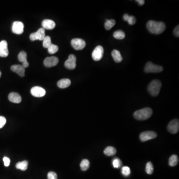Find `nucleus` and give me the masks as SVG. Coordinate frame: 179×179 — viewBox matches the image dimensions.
<instances>
[{
  "label": "nucleus",
  "instance_id": "obj_15",
  "mask_svg": "<svg viewBox=\"0 0 179 179\" xmlns=\"http://www.w3.org/2000/svg\"><path fill=\"white\" fill-rule=\"evenodd\" d=\"M18 59L22 63V66L26 68L29 66V63L27 60V54L25 51H22L20 52L18 55Z\"/></svg>",
  "mask_w": 179,
  "mask_h": 179
},
{
  "label": "nucleus",
  "instance_id": "obj_38",
  "mask_svg": "<svg viewBox=\"0 0 179 179\" xmlns=\"http://www.w3.org/2000/svg\"><path fill=\"white\" fill-rule=\"evenodd\" d=\"M2 76V73L1 72V71H0V78H1V77Z\"/></svg>",
  "mask_w": 179,
  "mask_h": 179
},
{
  "label": "nucleus",
  "instance_id": "obj_36",
  "mask_svg": "<svg viewBox=\"0 0 179 179\" xmlns=\"http://www.w3.org/2000/svg\"><path fill=\"white\" fill-rule=\"evenodd\" d=\"M174 34L175 36L179 38V25L177 26L174 29Z\"/></svg>",
  "mask_w": 179,
  "mask_h": 179
},
{
  "label": "nucleus",
  "instance_id": "obj_18",
  "mask_svg": "<svg viewBox=\"0 0 179 179\" xmlns=\"http://www.w3.org/2000/svg\"><path fill=\"white\" fill-rule=\"evenodd\" d=\"M8 99L9 101L16 104H19L21 102V97L17 93H11L9 95Z\"/></svg>",
  "mask_w": 179,
  "mask_h": 179
},
{
  "label": "nucleus",
  "instance_id": "obj_29",
  "mask_svg": "<svg viewBox=\"0 0 179 179\" xmlns=\"http://www.w3.org/2000/svg\"><path fill=\"white\" fill-rule=\"evenodd\" d=\"M51 38L49 36H46L44 39L43 40V46L44 48H48L51 44Z\"/></svg>",
  "mask_w": 179,
  "mask_h": 179
},
{
  "label": "nucleus",
  "instance_id": "obj_34",
  "mask_svg": "<svg viewBox=\"0 0 179 179\" xmlns=\"http://www.w3.org/2000/svg\"><path fill=\"white\" fill-rule=\"evenodd\" d=\"M6 119L5 117L2 116H0V128L4 127V126L6 123Z\"/></svg>",
  "mask_w": 179,
  "mask_h": 179
},
{
  "label": "nucleus",
  "instance_id": "obj_30",
  "mask_svg": "<svg viewBox=\"0 0 179 179\" xmlns=\"http://www.w3.org/2000/svg\"><path fill=\"white\" fill-rule=\"evenodd\" d=\"M59 48L55 44H51L48 48V51L50 54H54L58 51Z\"/></svg>",
  "mask_w": 179,
  "mask_h": 179
},
{
  "label": "nucleus",
  "instance_id": "obj_26",
  "mask_svg": "<svg viewBox=\"0 0 179 179\" xmlns=\"http://www.w3.org/2000/svg\"><path fill=\"white\" fill-rule=\"evenodd\" d=\"M113 36L115 39L121 40V39H123L125 38L126 34L122 30H118V31H115V32H114V34H113Z\"/></svg>",
  "mask_w": 179,
  "mask_h": 179
},
{
  "label": "nucleus",
  "instance_id": "obj_31",
  "mask_svg": "<svg viewBox=\"0 0 179 179\" xmlns=\"http://www.w3.org/2000/svg\"><path fill=\"white\" fill-rule=\"evenodd\" d=\"M112 165L115 168H119L122 165V162L119 158H114L112 160Z\"/></svg>",
  "mask_w": 179,
  "mask_h": 179
},
{
  "label": "nucleus",
  "instance_id": "obj_28",
  "mask_svg": "<svg viewBox=\"0 0 179 179\" xmlns=\"http://www.w3.org/2000/svg\"><path fill=\"white\" fill-rule=\"evenodd\" d=\"M146 172L147 174L151 175L153 173L154 167L152 163L151 162H148L146 165Z\"/></svg>",
  "mask_w": 179,
  "mask_h": 179
},
{
  "label": "nucleus",
  "instance_id": "obj_13",
  "mask_svg": "<svg viewBox=\"0 0 179 179\" xmlns=\"http://www.w3.org/2000/svg\"><path fill=\"white\" fill-rule=\"evenodd\" d=\"M59 59L55 56H51L46 58L44 60V65L46 67L55 66L58 63Z\"/></svg>",
  "mask_w": 179,
  "mask_h": 179
},
{
  "label": "nucleus",
  "instance_id": "obj_32",
  "mask_svg": "<svg viewBox=\"0 0 179 179\" xmlns=\"http://www.w3.org/2000/svg\"><path fill=\"white\" fill-rule=\"evenodd\" d=\"M122 172L125 176H128L130 174V169L127 166H124L122 168Z\"/></svg>",
  "mask_w": 179,
  "mask_h": 179
},
{
  "label": "nucleus",
  "instance_id": "obj_1",
  "mask_svg": "<svg viewBox=\"0 0 179 179\" xmlns=\"http://www.w3.org/2000/svg\"><path fill=\"white\" fill-rule=\"evenodd\" d=\"M147 29L153 34L159 35L166 30V24L162 21L149 20L146 24Z\"/></svg>",
  "mask_w": 179,
  "mask_h": 179
},
{
  "label": "nucleus",
  "instance_id": "obj_20",
  "mask_svg": "<svg viewBox=\"0 0 179 179\" xmlns=\"http://www.w3.org/2000/svg\"><path fill=\"white\" fill-rule=\"evenodd\" d=\"M111 55L114 61L116 63H119L122 61V57L121 54L118 50H114L111 52Z\"/></svg>",
  "mask_w": 179,
  "mask_h": 179
},
{
  "label": "nucleus",
  "instance_id": "obj_17",
  "mask_svg": "<svg viewBox=\"0 0 179 179\" xmlns=\"http://www.w3.org/2000/svg\"><path fill=\"white\" fill-rule=\"evenodd\" d=\"M56 26L55 22L51 20H44L42 22V28L44 30H53Z\"/></svg>",
  "mask_w": 179,
  "mask_h": 179
},
{
  "label": "nucleus",
  "instance_id": "obj_2",
  "mask_svg": "<svg viewBox=\"0 0 179 179\" xmlns=\"http://www.w3.org/2000/svg\"><path fill=\"white\" fill-rule=\"evenodd\" d=\"M153 111L150 108H145L135 111L133 116L135 119L139 120H144L148 119L152 115Z\"/></svg>",
  "mask_w": 179,
  "mask_h": 179
},
{
  "label": "nucleus",
  "instance_id": "obj_37",
  "mask_svg": "<svg viewBox=\"0 0 179 179\" xmlns=\"http://www.w3.org/2000/svg\"><path fill=\"white\" fill-rule=\"evenodd\" d=\"M136 2H137L138 3V4L141 5V6L143 5L145 3V1H144V0H137Z\"/></svg>",
  "mask_w": 179,
  "mask_h": 179
},
{
  "label": "nucleus",
  "instance_id": "obj_23",
  "mask_svg": "<svg viewBox=\"0 0 179 179\" xmlns=\"http://www.w3.org/2000/svg\"><path fill=\"white\" fill-rule=\"evenodd\" d=\"M28 161H23L21 162H19L16 163V167L17 169H20L22 171H26L28 167Z\"/></svg>",
  "mask_w": 179,
  "mask_h": 179
},
{
  "label": "nucleus",
  "instance_id": "obj_10",
  "mask_svg": "<svg viewBox=\"0 0 179 179\" xmlns=\"http://www.w3.org/2000/svg\"><path fill=\"white\" fill-rule=\"evenodd\" d=\"M24 24L21 21H16L13 23L12 31L16 35H21L24 31Z\"/></svg>",
  "mask_w": 179,
  "mask_h": 179
},
{
  "label": "nucleus",
  "instance_id": "obj_25",
  "mask_svg": "<svg viewBox=\"0 0 179 179\" xmlns=\"http://www.w3.org/2000/svg\"><path fill=\"white\" fill-rule=\"evenodd\" d=\"M115 24L116 22L115 20H107L104 23V28H106L107 31H109L115 26Z\"/></svg>",
  "mask_w": 179,
  "mask_h": 179
},
{
  "label": "nucleus",
  "instance_id": "obj_21",
  "mask_svg": "<svg viewBox=\"0 0 179 179\" xmlns=\"http://www.w3.org/2000/svg\"><path fill=\"white\" fill-rule=\"evenodd\" d=\"M123 19L125 21H127L128 24L130 25H133L137 22V20L134 16H130L127 13H126L123 15Z\"/></svg>",
  "mask_w": 179,
  "mask_h": 179
},
{
  "label": "nucleus",
  "instance_id": "obj_8",
  "mask_svg": "<svg viewBox=\"0 0 179 179\" xmlns=\"http://www.w3.org/2000/svg\"><path fill=\"white\" fill-rule=\"evenodd\" d=\"M157 137V134L156 132L151 131H145L141 134L140 139L142 141L145 142L154 139Z\"/></svg>",
  "mask_w": 179,
  "mask_h": 179
},
{
  "label": "nucleus",
  "instance_id": "obj_11",
  "mask_svg": "<svg viewBox=\"0 0 179 179\" xmlns=\"http://www.w3.org/2000/svg\"><path fill=\"white\" fill-rule=\"evenodd\" d=\"M31 93L33 96L37 98H40L45 96L46 91L42 87L35 86L31 88Z\"/></svg>",
  "mask_w": 179,
  "mask_h": 179
},
{
  "label": "nucleus",
  "instance_id": "obj_16",
  "mask_svg": "<svg viewBox=\"0 0 179 179\" xmlns=\"http://www.w3.org/2000/svg\"><path fill=\"white\" fill-rule=\"evenodd\" d=\"M12 71L16 73L20 77H24L25 76V68L21 65H13L11 67Z\"/></svg>",
  "mask_w": 179,
  "mask_h": 179
},
{
  "label": "nucleus",
  "instance_id": "obj_24",
  "mask_svg": "<svg viewBox=\"0 0 179 179\" xmlns=\"http://www.w3.org/2000/svg\"><path fill=\"white\" fill-rule=\"evenodd\" d=\"M179 162V158L176 155H173L169 159V164L171 167H174L178 164Z\"/></svg>",
  "mask_w": 179,
  "mask_h": 179
},
{
  "label": "nucleus",
  "instance_id": "obj_4",
  "mask_svg": "<svg viewBox=\"0 0 179 179\" xmlns=\"http://www.w3.org/2000/svg\"><path fill=\"white\" fill-rule=\"evenodd\" d=\"M163 70V68L162 66L156 65L152 63L151 62H148L145 66L144 71L147 73H160Z\"/></svg>",
  "mask_w": 179,
  "mask_h": 179
},
{
  "label": "nucleus",
  "instance_id": "obj_5",
  "mask_svg": "<svg viewBox=\"0 0 179 179\" xmlns=\"http://www.w3.org/2000/svg\"><path fill=\"white\" fill-rule=\"evenodd\" d=\"M46 31L44 28H40L36 32L30 35V39L32 41L36 40H43L46 38Z\"/></svg>",
  "mask_w": 179,
  "mask_h": 179
},
{
  "label": "nucleus",
  "instance_id": "obj_35",
  "mask_svg": "<svg viewBox=\"0 0 179 179\" xmlns=\"http://www.w3.org/2000/svg\"><path fill=\"white\" fill-rule=\"evenodd\" d=\"M3 161L4 162L5 166V167H8L10 164V159L7 157H5L3 158Z\"/></svg>",
  "mask_w": 179,
  "mask_h": 179
},
{
  "label": "nucleus",
  "instance_id": "obj_19",
  "mask_svg": "<svg viewBox=\"0 0 179 179\" xmlns=\"http://www.w3.org/2000/svg\"><path fill=\"white\" fill-rule=\"evenodd\" d=\"M71 81L69 79H62L58 82L57 86L60 88H66L71 85Z\"/></svg>",
  "mask_w": 179,
  "mask_h": 179
},
{
  "label": "nucleus",
  "instance_id": "obj_6",
  "mask_svg": "<svg viewBox=\"0 0 179 179\" xmlns=\"http://www.w3.org/2000/svg\"><path fill=\"white\" fill-rule=\"evenodd\" d=\"M71 43L72 46L77 50L83 49L86 45L85 40L78 38L73 39L72 40H71Z\"/></svg>",
  "mask_w": 179,
  "mask_h": 179
},
{
  "label": "nucleus",
  "instance_id": "obj_12",
  "mask_svg": "<svg viewBox=\"0 0 179 179\" xmlns=\"http://www.w3.org/2000/svg\"><path fill=\"white\" fill-rule=\"evenodd\" d=\"M168 131L172 134H176L179 131V122L178 119H175L171 120L168 125Z\"/></svg>",
  "mask_w": 179,
  "mask_h": 179
},
{
  "label": "nucleus",
  "instance_id": "obj_27",
  "mask_svg": "<svg viewBox=\"0 0 179 179\" xmlns=\"http://www.w3.org/2000/svg\"><path fill=\"white\" fill-rule=\"evenodd\" d=\"M89 161L87 159H83L80 163V167L81 170L83 171H87L90 167Z\"/></svg>",
  "mask_w": 179,
  "mask_h": 179
},
{
  "label": "nucleus",
  "instance_id": "obj_33",
  "mask_svg": "<svg viewBox=\"0 0 179 179\" xmlns=\"http://www.w3.org/2000/svg\"><path fill=\"white\" fill-rule=\"evenodd\" d=\"M48 179H57V174L54 172H50L47 175Z\"/></svg>",
  "mask_w": 179,
  "mask_h": 179
},
{
  "label": "nucleus",
  "instance_id": "obj_14",
  "mask_svg": "<svg viewBox=\"0 0 179 179\" xmlns=\"http://www.w3.org/2000/svg\"><path fill=\"white\" fill-rule=\"evenodd\" d=\"M9 55L8 43L5 40L0 42V56L2 57H6Z\"/></svg>",
  "mask_w": 179,
  "mask_h": 179
},
{
  "label": "nucleus",
  "instance_id": "obj_9",
  "mask_svg": "<svg viewBox=\"0 0 179 179\" xmlns=\"http://www.w3.org/2000/svg\"><path fill=\"white\" fill-rule=\"evenodd\" d=\"M76 57L74 54H70L68 59L65 62V66L68 69L73 70L76 67Z\"/></svg>",
  "mask_w": 179,
  "mask_h": 179
},
{
  "label": "nucleus",
  "instance_id": "obj_7",
  "mask_svg": "<svg viewBox=\"0 0 179 179\" xmlns=\"http://www.w3.org/2000/svg\"><path fill=\"white\" fill-rule=\"evenodd\" d=\"M104 48L102 46H98L94 49L92 52V58L96 61H99L102 59L104 54Z\"/></svg>",
  "mask_w": 179,
  "mask_h": 179
},
{
  "label": "nucleus",
  "instance_id": "obj_22",
  "mask_svg": "<svg viewBox=\"0 0 179 179\" xmlns=\"http://www.w3.org/2000/svg\"><path fill=\"white\" fill-rule=\"evenodd\" d=\"M104 153L105 155H107L108 156H112L116 154V150L115 147H112V146H108L104 149Z\"/></svg>",
  "mask_w": 179,
  "mask_h": 179
},
{
  "label": "nucleus",
  "instance_id": "obj_3",
  "mask_svg": "<svg viewBox=\"0 0 179 179\" xmlns=\"http://www.w3.org/2000/svg\"><path fill=\"white\" fill-rule=\"evenodd\" d=\"M162 83L158 80H154L151 82L148 87V91L149 94L153 97L157 96L159 95Z\"/></svg>",
  "mask_w": 179,
  "mask_h": 179
}]
</instances>
